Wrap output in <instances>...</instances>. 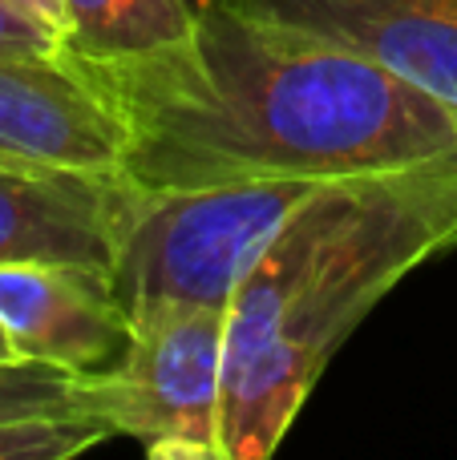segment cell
<instances>
[{"instance_id":"6da1fadb","label":"cell","mask_w":457,"mask_h":460,"mask_svg":"<svg viewBox=\"0 0 457 460\" xmlns=\"http://www.w3.org/2000/svg\"><path fill=\"white\" fill-rule=\"evenodd\" d=\"M73 61L113 105L121 170L146 190L328 182L457 154V118L426 89L227 0L162 49Z\"/></svg>"},{"instance_id":"7a4b0ae2","label":"cell","mask_w":457,"mask_h":460,"mask_svg":"<svg viewBox=\"0 0 457 460\" xmlns=\"http://www.w3.org/2000/svg\"><path fill=\"white\" fill-rule=\"evenodd\" d=\"M453 246L457 154L316 186L227 307L223 456H272L364 315Z\"/></svg>"},{"instance_id":"3957f363","label":"cell","mask_w":457,"mask_h":460,"mask_svg":"<svg viewBox=\"0 0 457 460\" xmlns=\"http://www.w3.org/2000/svg\"><path fill=\"white\" fill-rule=\"evenodd\" d=\"M316 186L312 178H255L199 190L138 186L110 267L130 319L162 307L227 311L259 251Z\"/></svg>"},{"instance_id":"277c9868","label":"cell","mask_w":457,"mask_h":460,"mask_svg":"<svg viewBox=\"0 0 457 460\" xmlns=\"http://www.w3.org/2000/svg\"><path fill=\"white\" fill-rule=\"evenodd\" d=\"M227 311L162 307L134 319L126 351L81 376V404L154 460L223 456Z\"/></svg>"},{"instance_id":"5b68a950","label":"cell","mask_w":457,"mask_h":460,"mask_svg":"<svg viewBox=\"0 0 457 460\" xmlns=\"http://www.w3.org/2000/svg\"><path fill=\"white\" fill-rule=\"evenodd\" d=\"M0 327L16 359L94 376L126 351L134 335L110 267L94 262H0Z\"/></svg>"},{"instance_id":"8992f818","label":"cell","mask_w":457,"mask_h":460,"mask_svg":"<svg viewBox=\"0 0 457 460\" xmlns=\"http://www.w3.org/2000/svg\"><path fill=\"white\" fill-rule=\"evenodd\" d=\"M134 199L138 182L126 170L0 158V262L57 259L113 267Z\"/></svg>"},{"instance_id":"52a82bcc","label":"cell","mask_w":457,"mask_h":460,"mask_svg":"<svg viewBox=\"0 0 457 460\" xmlns=\"http://www.w3.org/2000/svg\"><path fill=\"white\" fill-rule=\"evenodd\" d=\"M426 89L457 118V0H227Z\"/></svg>"},{"instance_id":"ba28073f","label":"cell","mask_w":457,"mask_h":460,"mask_svg":"<svg viewBox=\"0 0 457 460\" xmlns=\"http://www.w3.org/2000/svg\"><path fill=\"white\" fill-rule=\"evenodd\" d=\"M121 146L113 105L69 53L0 57V158L121 170Z\"/></svg>"},{"instance_id":"9c48e42d","label":"cell","mask_w":457,"mask_h":460,"mask_svg":"<svg viewBox=\"0 0 457 460\" xmlns=\"http://www.w3.org/2000/svg\"><path fill=\"white\" fill-rule=\"evenodd\" d=\"M65 49L85 61L138 57L178 40L194 24L183 0H65Z\"/></svg>"},{"instance_id":"30bf717a","label":"cell","mask_w":457,"mask_h":460,"mask_svg":"<svg viewBox=\"0 0 457 460\" xmlns=\"http://www.w3.org/2000/svg\"><path fill=\"white\" fill-rule=\"evenodd\" d=\"M113 429L85 404L0 416V460H69L105 445Z\"/></svg>"},{"instance_id":"8fae6325","label":"cell","mask_w":457,"mask_h":460,"mask_svg":"<svg viewBox=\"0 0 457 460\" xmlns=\"http://www.w3.org/2000/svg\"><path fill=\"white\" fill-rule=\"evenodd\" d=\"M81 404V376L40 359L0 364V416L37 412V408H73Z\"/></svg>"},{"instance_id":"7c38bea8","label":"cell","mask_w":457,"mask_h":460,"mask_svg":"<svg viewBox=\"0 0 457 460\" xmlns=\"http://www.w3.org/2000/svg\"><path fill=\"white\" fill-rule=\"evenodd\" d=\"M69 53L57 32L32 21L13 0H0V57H61Z\"/></svg>"},{"instance_id":"4fadbf2b","label":"cell","mask_w":457,"mask_h":460,"mask_svg":"<svg viewBox=\"0 0 457 460\" xmlns=\"http://www.w3.org/2000/svg\"><path fill=\"white\" fill-rule=\"evenodd\" d=\"M13 4L24 8L32 21H40L49 32H57V37L65 40V32H69V21H65V0H13Z\"/></svg>"},{"instance_id":"5bb4252c","label":"cell","mask_w":457,"mask_h":460,"mask_svg":"<svg viewBox=\"0 0 457 460\" xmlns=\"http://www.w3.org/2000/svg\"><path fill=\"white\" fill-rule=\"evenodd\" d=\"M13 359H16V351H13V343H8L4 327H0V364H13Z\"/></svg>"},{"instance_id":"9a60e30c","label":"cell","mask_w":457,"mask_h":460,"mask_svg":"<svg viewBox=\"0 0 457 460\" xmlns=\"http://www.w3.org/2000/svg\"><path fill=\"white\" fill-rule=\"evenodd\" d=\"M183 4H186V8H191V13H194V16H199V13H202V8H207V4H211V0H183Z\"/></svg>"}]
</instances>
